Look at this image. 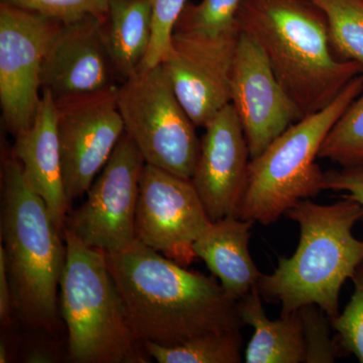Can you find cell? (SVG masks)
Returning <instances> with one entry per match:
<instances>
[{
	"label": "cell",
	"mask_w": 363,
	"mask_h": 363,
	"mask_svg": "<svg viewBox=\"0 0 363 363\" xmlns=\"http://www.w3.org/2000/svg\"><path fill=\"white\" fill-rule=\"evenodd\" d=\"M126 319L140 343L180 345L210 333L241 329L238 301L220 284L140 241L107 253Z\"/></svg>",
	"instance_id": "6da1fadb"
},
{
	"label": "cell",
	"mask_w": 363,
	"mask_h": 363,
	"mask_svg": "<svg viewBox=\"0 0 363 363\" xmlns=\"http://www.w3.org/2000/svg\"><path fill=\"white\" fill-rule=\"evenodd\" d=\"M236 23L266 54L303 117L328 106L363 74L357 62L336 56L326 16L311 0H242Z\"/></svg>",
	"instance_id": "7a4b0ae2"
},
{
	"label": "cell",
	"mask_w": 363,
	"mask_h": 363,
	"mask_svg": "<svg viewBox=\"0 0 363 363\" xmlns=\"http://www.w3.org/2000/svg\"><path fill=\"white\" fill-rule=\"evenodd\" d=\"M286 216L300 226V242L292 257H279L272 274H262L260 295L281 303V316L317 305L331 321L339 315L341 288L363 262V240L352 233L363 220V205L348 198L332 205L306 199Z\"/></svg>",
	"instance_id": "3957f363"
},
{
	"label": "cell",
	"mask_w": 363,
	"mask_h": 363,
	"mask_svg": "<svg viewBox=\"0 0 363 363\" xmlns=\"http://www.w3.org/2000/svg\"><path fill=\"white\" fill-rule=\"evenodd\" d=\"M1 241L14 312L26 328L52 335L61 315L58 288L66 264L65 238L13 152L2 167Z\"/></svg>",
	"instance_id": "277c9868"
},
{
	"label": "cell",
	"mask_w": 363,
	"mask_h": 363,
	"mask_svg": "<svg viewBox=\"0 0 363 363\" xmlns=\"http://www.w3.org/2000/svg\"><path fill=\"white\" fill-rule=\"evenodd\" d=\"M66 264L60 281V314L74 363H147L150 355L131 330L106 252L64 230Z\"/></svg>",
	"instance_id": "5b68a950"
},
{
	"label": "cell",
	"mask_w": 363,
	"mask_h": 363,
	"mask_svg": "<svg viewBox=\"0 0 363 363\" xmlns=\"http://www.w3.org/2000/svg\"><path fill=\"white\" fill-rule=\"evenodd\" d=\"M362 89L363 74L351 80L328 106L303 117L250 160L247 187L234 215L269 225L298 202L323 191L325 173L315 162L320 147Z\"/></svg>",
	"instance_id": "8992f818"
},
{
	"label": "cell",
	"mask_w": 363,
	"mask_h": 363,
	"mask_svg": "<svg viewBox=\"0 0 363 363\" xmlns=\"http://www.w3.org/2000/svg\"><path fill=\"white\" fill-rule=\"evenodd\" d=\"M116 102L124 130L145 164L192 179L201 140L162 64L140 69L119 84Z\"/></svg>",
	"instance_id": "52a82bcc"
},
{
	"label": "cell",
	"mask_w": 363,
	"mask_h": 363,
	"mask_svg": "<svg viewBox=\"0 0 363 363\" xmlns=\"http://www.w3.org/2000/svg\"><path fill=\"white\" fill-rule=\"evenodd\" d=\"M145 161L130 135L121 136L87 199L67 216L65 228L81 242L118 252L136 240L135 217Z\"/></svg>",
	"instance_id": "ba28073f"
},
{
	"label": "cell",
	"mask_w": 363,
	"mask_h": 363,
	"mask_svg": "<svg viewBox=\"0 0 363 363\" xmlns=\"http://www.w3.org/2000/svg\"><path fill=\"white\" fill-rule=\"evenodd\" d=\"M61 23L0 4V106L14 136L32 125L40 101V71Z\"/></svg>",
	"instance_id": "9c48e42d"
},
{
	"label": "cell",
	"mask_w": 363,
	"mask_h": 363,
	"mask_svg": "<svg viewBox=\"0 0 363 363\" xmlns=\"http://www.w3.org/2000/svg\"><path fill=\"white\" fill-rule=\"evenodd\" d=\"M211 223L191 179L145 164L136 208V240L187 267L197 259L195 241Z\"/></svg>",
	"instance_id": "30bf717a"
},
{
	"label": "cell",
	"mask_w": 363,
	"mask_h": 363,
	"mask_svg": "<svg viewBox=\"0 0 363 363\" xmlns=\"http://www.w3.org/2000/svg\"><path fill=\"white\" fill-rule=\"evenodd\" d=\"M116 90L56 101L64 183L70 205L87 194L125 133Z\"/></svg>",
	"instance_id": "8fae6325"
},
{
	"label": "cell",
	"mask_w": 363,
	"mask_h": 363,
	"mask_svg": "<svg viewBox=\"0 0 363 363\" xmlns=\"http://www.w3.org/2000/svg\"><path fill=\"white\" fill-rule=\"evenodd\" d=\"M240 33H173L171 51L162 65L196 126L206 128L230 104L231 73Z\"/></svg>",
	"instance_id": "7c38bea8"
},
{
	"label": "cell",
	"mask_w": 363,
	"mask_h": 363,
	"mask_svg": "<svg viewBox=\"0 0 363 363\" xmlns=\"http://www.w3.org/2000/svg\"><path fill=\"white\" fill-rule=\"evenodd\" d=\"M230 104L242 125L250 159H255L303 118L272 71L266 54L240 32L231 73Z\"/></svg>",
	"instance_id": "4fadbf2b"
},
{
	"label": "cell",
	"mask_w": 363,
	"mask_h": 363,
	"mask_svg": "<svg viewBox=\"0 0 363 363\" xmlns=\"http://www.w3.org/2000/svg\"><path fill=\"white\" fill-rule=\"evenodd\" d=\"M104 21L88 16L61 23L43 62L42 92L59 101L118 88L105 42Z\"/></svg>",
	"instance_id": "5bb4252c"
},
{
	"label": "cell",
	"mask_w": 363,
	"mask_h": 363,
	"mask_svg": "<svg viewBox=\"0 0 363 363\" xmlns=\"http://www.w3.org/2000/svg\"><path fill=\"white\" fill-rule=\"evenodd\" d=\"M193 185L212 222L235 214L247 187L250 155L242 125L229 104L207 124Z\"/></svg>",
	"instance_id": "9a60e30c"
},
{
	"label": "cell",
	"mask_w": 363,
	"mask_h": 363,
	"mask_svg": "<svg viewBox=\"0 0 363 363\" xmlns=\"http://www.w3.org/2000/svg\"><path fill=\"white\" fill-rule=\"evenodd\" d=\"M13 154L26 182L43 198L55 225L64 233L71 205L64 183L56 101L50 93L42 92L32 125L16 135Z\"/></svg>",
	"instance_id": "2e32d148"
},
{
	"label": "cell",
	"mask_w": 363,
	"mask_h": 363,
	"mask_svg": "<svg viewBox=\"0 0 363 363\" xmlns=\"http://www.w3.org/2000/svg\"><path fill=\"white\" fill-rule=\"evenodd\" d=\"M253 224L229 215L212 222L193 247L196 257L205 262L227 296L235 301L257 286L262 276L250 252Z\"/></svg>",
	"instance_id": "e0dca14e"
},
{
	"label": "cell",
	"mask_w": 363,
	"mask_h": 363,
	"mask_svg": "<svg viewBox=\"0 0 363 363\" xmlns=\"http://www.w3.org/2000/svg\"><path fill=\"white\" fill-rule=\"evenodd\" d=\"M257 286L238 301L241 321L253 328L245 359L247 363L306 362L304 334L300 310L271 320L262 305Z\"/></svg>",
	"instance_id": "ac0fdd59"
},
{
	"label": "cell",
	"mask_w": 363,
	"mask_h": 363,
	"mask_svg": "<svg viewBox=\"0 0 363 363\" xmlns=\"http://www.w3.org/2000/svg\"><path fill=\"white\" fill-rule=\"evenodd\" d=\"M104 37L119 82L140 70L152 37V0H111Z\"/></svg>",
	"instance_id": "d6986e66"
},
{
	"label": "cell",
	"mask_w": 363,
	"mask_h": 363,
	"mask_svg": "<svg viewBox=\"0 0 363 363\" xmlns=\"http://www.w3.org/2000/svg\"><path fill=\"white\" fill-rule=\"evenodd\" d=\"M241 329L210 332L176 346L143 342L150 358L159 363H240Z\"/></svg>",
	"instance_id": "ffe728a7"
},
{
	"label": "cell",
	"mask_w": 363,
	"mask_h": 363,
	"mask_svg": "<svg viewBox=\"0 0 363 363\" xmlns=\"http://www.w3.org/2000/svg\"><path fill=\"white\" fill-rule=\"evenodd\" d=\"M326 16L332 49L363 67V0H311Z\"/></svg>",
	"instance_id": "44dd1931"
},
{
	"label": "cell",
	"mask_w": 363,
	"mask_h": 363,
	"mask_svg": "<svg viewBox=\"0 0 363 363\" xmlns=\"http://www.w3.org/2000/svg\"><path fill=\"white\" fill-rule=\"evenodd\" d=\"M318 157L342 168L363 167V89L332 126Z\"/></svg>",
	"instance_id": "7402d4cb"
},
{
	"label": "cell",
	"mask_w": 363,
	"mask_h": 363,
	"mask_svg": "<svg viewBox=\"0 0 363 363\" xmlns=\"http://www.w3.org/2000/svg\"><path fill=\"white\" fill-rule=\"evenodd\" d=\"M242 0H202L186 4L174 32L202 35H220L240 32L236 16Z\"/></svg>",
	"instance_id": "603a6c76"
},
{
	"label": "cell",
	"mask_w": 363,
	"mask_h": 363,
	"mask_svg": "<svg viewBox=\"0 0 363 363\" xmlns=\"http://www.w3.org/2000/svg\"><path fill=\"white\" fill-rule=\"evenodd\" d=\"M351 279L354 292L344 311L331 320V327L337 332L334 340L338 347L363 363V262Z\"/></svg>",
	"instance_id": "cb8c5ba5"
},
{
	"label": "cell",
	"mask_w": 363,
	"mask_h": 363,
	"mask_svg": "<svg viewBox=\"0 0 363 363\" xmlns=\"http://www.w3.org/2000/svg\"><path fill=\"white\" fill-rule=\"evenodd\" d=\"M306 348L305 363H331L337 358L339 347L330 336L331 321L317 305L300 309Z\"/></svg>",
	"instance_id": "d4e9b609"
},
{
	"label": "cell",
	"mask_w": 363,
	"mask_h": 363,
	"mask_svg": "<svg viewBox=\"0 0 363 363\" xmlns=\"http://www.w3.org/2000/svg\"><path fill=\"white\" fill-rule=\"evenodd\" d=\"M1 2L42 14L60 23H70L88 16L105 20L111 0H1Z\"/></svg>",
	"instance_id": "484cf974"
},
{
	"label": "cell",
	"mask_w": 363,
	"mask_h": 363,
	"mask_svg": "<svg viewBox=\"0 0 363 363\" xmlns=\"http://www.w3.org/2000/svg\"><path fill=\"white\" fill-rule=\"evenodd\" d=\"M187 0H152V37L142 68L150 69L162 63L172 47L177 21Z\"/></svg>",
	"instance_id": "4316f807"
},
{
	"label": "cell",
	"mask_w": 363,
	"mask_h": 363,
	"mask_svg": "<svg viewBox=\"0 0 363 363\" xmlns=\"http://www.w3.org/2000/svg\"><path fill=\"white\" fill-rule=\"evenodd\" d=\"M323 189L345 192L341 198H348L363 205V167L326 172Z\"/></svg>",
	"instance_id": "83f0119b"
},
{
	"label": "cell",
	"mask_w": 363,
	"mask_h": 363,
	"mask_svg": "<svg viewBox=\"0 0 363 363\" xmlns=\"http://www.w3.org/2000/svg\"><path fill=\"white\" fill-rule=\"evenodd\" d=\"M14 312L13 292L7 272L6 253L0 247V320L2 327L11 324V314Z\"/></svg>",
	"instance_id": "f1b7e54d"
},
{
	"label": "cell",
	"mask_w": 363,
	"mask_h": 363,
	"mask_svg": "<svg viewBox=\"0 0 363 363\" xmlns=\"http://www.w3.org/2000/svg\"><path fill=\"white\" fill-rule=\"evenodd\" d=\"M61 358V350L54 341H37L26 350L23 354V362L52 363L59 362Z\"/></svg>",
	"instance_id": "f546056e"
},
{
	"label": "cell",
	"mask_w": 363,
	"mask_h": 363,
	"mask_svg": "<svg viewBox=\"0 0 363 363\" xmlns=\"http://www.w3.org/2000/svg\"><path fill=\"white\" fill-rule=\"evenodd\" d=\"M9 355H11V348L6 340H1L0 343V363H7L9 362Z\"/></svg>",
	"instance_id": "4dcf8cb0"
}]
</instances>
